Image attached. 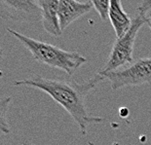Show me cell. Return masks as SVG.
<instances>
[{
  "label": "cell",
  "instance_id": "cell-1",
  "mask_svg": "<svg viewBox=\"0 0 151 145\" xmlns=\"http://www.w3.org/2000/svg\"><path fill=\"white\" fill-rule=\"evenodd\" d=\"M104 77L97 73L84 83H77L74 80L51 79L43 76H33L27 79L18 80L16 86H27L38 89L46 93L63 108H65L79 127L80 133L86 135L88 127L99 123L104 119L90 115L86 106V98Z\"/></svg>",
  "mask_w": 151,
  "mask_h": 145
},
{
  "label": "cell",
  "instance_id": "cell-14",
  "mask_svg": "<svg viewBox=\"0 0 151 145\" xmlns=\"http://www.w3.org/2000/svg\"><path fill=\"white\" fill-rule=\"evenodd\" d=\"M3 57V51H2V48L0 47V60H2Z\"/></svg>",
  "mask_w": 151,
  "mask_h": 145
},
{
  "label": "cell",
  "instance_id": "cell-11",
  "mask_svg": "<svg viewBox=\"0 0 151 145\" xmlns=\"http://www.w3.org/2000/svg\"><path fill=\"white\" fill-rule=\"evenodd\" d=\"M150 10H151V0H142V2L140 3V5L137 8V11L139 12V14L142 15Z\"/></svg>",
  "mask_w": 151,
  "mask_h": 145
},
{
  "label": "cell",
  "instance_id": "cell-10",
  "mask_svg": "<svg viewBox=\"0 0 151 145\" xmlns=\"http://www.w3.org/2000/svg\"><path fill=\"white\" fill-rule=\"evenodd\" d=\"M109 2H110V0H91L93 8H95L96 11L99 13L102 21L108 19Z\"/></svg>",
  "mask_w": 151,
  "mask_h": 145
},
{
  "label": "cell",
  "instance_id": "cell-13",
  "mask_svg": "<svg viewBox=\"0 0 151 145\" xmlns=\"http://www.w3.org/2000/svg\"><path fill=\"white\" fill-rule=\"evenodd\" d=\"M22 145H35V144L31 143V142H28V141H24V142L22 143Z\"/></svg>",
  "mask_w": 151,
  "mask_h": 145
},
{
  "label": "cell",
  "instance_id": "cell-4",
  "mask_svg": "<svg viewBox=\"0 0 151 145\" xmlns=\"http://www.w3.org/2000/svg\"><path fill=\"white\" fill-rule=\"evenodd\" d=\"M99 74L110 82L112 90L151 84V57L137 60L123 69Z\"/></svg>",
  "mask_w": 151,
  "mask_h": 145
},
{
  "label": "cell",
  "instance_id": "cell-7",
  "mask_svg": "<svg viewBox=\"0 0 151 145\" xmlns=\"http://www.w3.org/2000/svg\"><path fill=\"white\" fill-rule=\"evenodd\" d=\"M108 19L114 28L117 38L126 33L132 24V19L122 7L121 0H110L108 9Z\"/></svg>",
  "mask_w": 151,
  "mask_h": 145
},
{
  "label": "cell",
  "instance_id": "cell-3",
  "mask_svg": "<svg viewBox=\"0 0 151 145\" xmlns=\"http://www.w3.org/2000/svg\"><path fill=\"white\" fill-rule=\"evenodd\" d=\"M144 24H145V20L142 14L137 15L132 20V24L129 30L123 36L116 38L104 68L99 70V73L113 71V70L119 69L125 64L133 62V53L137 34Z\"/></svg>",
  "mask_w": 151,
  "mask_h": 145
},
{
  "label": "cell",
  "instance_id": "cell-5",
  "mask_svg": "<svg viewBox=\"0 0 151 145\" xmlns=\"http://www.w3.org/2000/svg\"><path fill=\"white\" fill-rule=\"evenodd\" d=\"M0 18L20 22L42 21L39 0H0Z\"/></svg>",
  "mask_w": 151,
  "mask_h": 145
},
{
  "label": "cell",
  "instance_id": "cell-9",
  "mask_svg": "<svg viewBox=\"0 0 151 145\" xmlns=\"http://www.w3.org/2000/svg\"><path fill=\"white\" fill-rule=\"evenodd\" d=\"M12 100L11 96L0 98V133L3 134H10V126H9L7 112Z\"/></svg>",
  "mask_w": 151,
  "mask_h": 145
},
{
  "label": "cell",
  "instance_id": "cell-2",
  "mask_svg": "<svg viewBox=\"0 0 151 145\" xmlns=\"http://www.w3.org/2000/svg\"><path fill=\"white\" fill-rule=\"evenodd\" d=\"M7 30L29 51L35 60L63 70L69 76L73 75L80 66L87 62L85 57L77 52H68L52 44L35 40L12 28H7Z\"/></svg>",
  "mask_w": 151,
  "mask_h": 145
},
{
  "label": "cell",
  "instance_id": "cell-8",
  "mask_svg": "<svg viewBox=\"0 0 151 145\" xmlns=\"http://www.w3.org/2000/svg\"><path fill=\"white\" fill-rule=\"evenodd\" d=\"M42 11V24L44 29L54 36H60L63 33L60 28L58 19L59 0H39Z\"/></svg>",
  "mask_w": 151,
  "mask_h": 145
},
{
  "label": "cell",
  "instance_id": "cell-15",
  "mask_svg": "<svg viewBox=\"0 0 151 145\" xmlns=\"http://www.w3.org/2000/svg\"><path fill=\"white\" fill-rule=\"evenodd\" d=\"M78 1H80V2H82V1H84V0H78Z\"/></svg>",
  "mask_w": 151,
  "mask_h": 145
},
{
  "label": "cell",
  "instance_id": "cell-12",
  "mask_svg": "<svg viewBox=\"0 0 151 145\" xmlns=\"http://www.w3.org/2000/svg\"><path fill=\"white\" fill-rule=\"evenodd\" d=\"M144 16V20H145V24H148L149 28L151 29V10L146 12L145 14H143Z\"/></svg>",
  "mask_w": 151,
  "mask_h": 145
},
{
  "label": "cell",
  "instance_id": "cell-6",
  "mask_svg": "<svg viewBox=\"0 0 151 145\" xmlns=\"http://www.w3.org/2000/svg\"><path fill=\"white\" fill-rule=\"evenodd\" d=\"M91 1L80 2L78 0H59L58 19L62 32L79 18L92 10Z\"/></svg>",
  "mask_w": 151,
  "mask_h": 145
}]
</instances>
